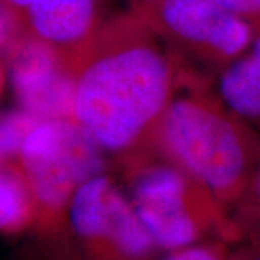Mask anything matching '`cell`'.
Here are the masks:
<instances>
[{
	"instance_id": "obj_1",
	"label": "cell",
	"mask_w": 260,
	"mask_h": 260,
	"mask_svg": "<svg viewBox=\"0 0 260 260\" xmlns=\"http://www.w3.org/2000/svg\"><path fill=\"white\" fill-rule=\"evenodd\" d=\"M181 78L175 56L132 10L113 16L75 62L73 120L104 153L140 155Z\"/></svg>"
},
{
	"instance_id": "obj_2",
	"label": "cell",
	"mask_w": 260,
	"mask_h": 260,
	"mask_svg": "<svg viewBox=\"0 0 260 260\" xmlns=\"http://www.w3.org/2000/svg\"><path fill=\"white\" fill-rule=\"evenodd\" d=\"M152 146L232 213L260 167V136L220 97L185 74L158 123Z\"/></svg>"
},
{
	"instance_id": "obj_3",
	"label": "cell",
	"mask_w": 260,
	"mask_h": 260,
	"mask_svg": "<svg viewBox=\"0 0 260 260\" xmlns=\"http://www.w3.org/2000/svg\"><path fill=\"white\" fill-rule=\"evenodd\" d=\"M127 164V195L158 251L204 240L237 242L230 214L205 188L168 159L136 155Z\"/></svg>"
},
{
	"instance_id": "obj_4",
	"label": "cell",
	"mask_w": 260,
	"mask_h": 260,
	"mask_svg": "<svg viewBox=\"0 0 260 260\" xmlns=\"http://www.w3.org/2000/svg\"><path fill=\"white\" fill-rule=\"evenodd\" d=\"M104 155L93 138L73 119L38 123L18 159L35 207L30 232L44 240L70 237L71 200L85 181L104 174Z\"/></svg>"
},
{
	"instance_id": "obj_5",
	"label": "cell",
	"mask_w": 260,
	"mask_h": 260,
	"mask_svg": "<svg viewBox=\"0 0 260 260\" xmlns=\"http://www.w3.org/2000/svg\"><path fill=\"white\" fill-rule=\"evenodd\" d=\"M130 10L165 44L178 64L223 73L250 48L254 30L215 0H143Z\"/></svg>"
},
{
	"instance_id": "obj_6",
	"label": "cell",
	"mask_w": 260,
	"mask_h": 260,
	"mask_svg": "<svg viewBox=\"0 0 260 260\" xmlns=\"http://www.w3.org/2000/svg\"><path fill=\"white\" fill-rule=\"evenodd\" d=\"M68 232L83 260H150L158 251L127 192L106 172L75 191Z\"/></svg>"
},
{
	"instance_id": "obj_7",
	"label": "cell",
	"mask_w": 260,
	"mask_h": 260,
	"mask_svg": "<svg viewBox=\"0 0 260 260\" xmlns=\"http://www.w3.org/2000/svg\"><path fill=\"white\" fill-rule=\"evenodd\" d=\"M5 55L19 107L41 120L73 119L74 68L45 45L12 34Z\"/></svg>"
},
{
	"instance_id": "obj_8",
	"label": "cell",
	"mask_w": 260,
	"mask_h": 260,
	"mask_svg": "<svg viewBox=\"0 0 260 260\" xmlns=\"http://www.w3.org/2000/svg\"><path fill=\"white\" fill-rule=\"evenodd\" d=\"M12 34L52 49L73 68L102 25L99 0H0Z\"/></svg>"
},
{
	"instance_id": "obj_9",
	"label": "cell",
	"mask_w": 260,
	"mask_h": 260,
	"mask_svg": "<svg viewBox=\"0 0 260 260\" xmlns=\"http://www.w3.org/2000/svg\"><path fill=\"white\" fill-rule=\"evenodd\" d=\"M218 97L260 133V34L254 35L250 48L220 74Z\"/></svg>"
},
{
	"instance_id": "obj_10",
	"label": "cell",
	"mask_w": 260,
	"mask_h": 260,
	"mask_svg": "<svg viewBox=\"0 0 260 260\" xmlns=\"http://www.w3.org/2000/svg\"><path fill=\"white\" fill-rule=\"evenodd\" d=\"M35 207L18 164L0 165V234L18 236L32 230Z\"/></svg>"
},
{
	"instance_id": "obj_11",
	"label": "cell",
	"mask_w": 260,
	"mask_h": 260,
	"mask_svg": "<svg viewBox=\"0 0 260 260\" xmlns=\"http://www.w3.org/2000/svg\"><path fill=\"white\" fill-rule=\"evenodd\" d=\"M39 121V117L20 107L0 114V165L18 164L25 140Z\"/></svg>"
},
{
	"instance_id": "obj_12",
	"label": "cell",
	"mask_w": 260,
	"mask_h": 260,
	"mask_svg": "<svg viewBox=\"0 0 260 260\" xmlns=\"http://www.w3.org/2000/svg\"><path fill=\"white\" fill-rule=\"evenodd\" d=\"M239 240L260 249V167L230 213Z\"/></svg>"
},
{
	"instance_id": "obj_13",
	"label": "cell",
	"mask_w": 260,
	"mask_h": 260,
	"mask_svg": "<svg viewBox=\"0 0 260 260\" xmlns=\"http://www.w3.org/2000/svg\"><path fill=\"white\" fill-rule=\"evenodd\" d=\"M229 243L213 239L167 251L160 260H229Z\"/></svg>"
},
{
	"instance_id": "obj_14",
	"label": "cell",
	"mask_w": 260,
	"mask_h": 260,
	"mask_svg": "<svg viewBox=\"0 0 260 260\" xmlns=\"http://www.w3.org/2000/svg\"><path fill=\"white\" fill-rule=\"evenodd\" d=\"M224 9L249 23L254 35L260 34V0H215Z\"/></svg>"
},
{
	"instance_id": "obj_15",
	"label": "cell",
	"mask_w": 260,
	"mask_h": 260,
	"mask_svg": "<svg viewBox=\"0 0 260 260\" xmlns=\"http://www.w3.org/2000/svg\"><path fill=\"white\" fill-rule=\"evenodd\" d=\"M229 260H260V249L246 243L240 247L230 249Z\"/></svg>"
},
{
	"instance_id": "obj_16",
	"label": "cell",
	"mask_w": 260,
	"mask_h": 260,
	"mask_svg": "<svg viewBox=\"0 0 260 260\" xmlns=\"http://www.w3.org/2000/svg\"><path fill=\"white\" fill-rule=\"evenodd\" d=\"M10 37H12V29H10L9 22L3 15V12L0 10V49H5Z\"/></svg>"
},
{
	"instance_id": "obj_17",
	"label": "cell",
	"mask_w": 260,
	"mask_h": 260,
	"mask_svg": "<svg viewBox=\"0 0 260 260\" xmlns=\"http://www.w3.org/2000/svg\"><path fill=\"white\" fill-rule=\"evenodd\" d=\"M3 87H5V68H3L2 61H0V95L3 91Z\"/></svg>"
},
{
	"instance_id": "obj_18",
	"label": "cell",
	"mask_w": 260,
	"mask_h": 260,
	"mask_svg": "<svg viewBox=\"0 0 260 260\" xmlns=\"http://www.w3.org/2000/svg\"><path fill=\"white\" fill-rule=\"evenodd\" d=\"M130 5H133V3H138V2H143V0H129Z\"/></svg>"
}]
</instances>
